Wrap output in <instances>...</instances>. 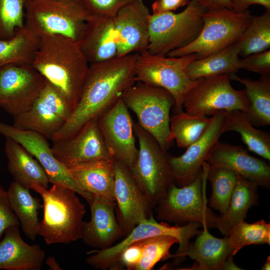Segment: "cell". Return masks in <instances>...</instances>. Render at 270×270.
Masks as SVG:
<instances>
[{"mask_svg": "<svg viewBox=\"0 0 270 270\" xmlns=\"http://www.w3.org/2000/svg\"><path fill=\"white\" fill-rule=\"evenodd\" d=\"M138 55L132 53L89 64L78 104L51 138L53 142L72 138L122 97L124 91L136 82Z\"/></svg>", "mask_w": 270, "mask_h": 270, "instance_id": "6da1fadb", "label": "cell"}, {"mask_svg": "<svg viewBox=\"0 0 270 270\" xmlns=\"http://www.w3.org/2000/svg\"><path fill=\"white\" fill-rule=\"evenodd\" d=\"M88 65L78 41L62 35L40 38L32 64L62 94L72 111L79 101Z\"/></svg>", "mask_w": 270, "mask_h": 270, "instance_id": "7a4b0ae2", "label": "cell"}, {"mask_svg": "<svg viewBox=\"0 0 270 270\" xmlns=\"http://www.w3.org/2000/svg\"><path fill=\"white\" fill-rule=\"evenodd\" d=\"M30 189L43 200V218L39 222L38 235L46 244H68L81 239L86 210L75 190L60 184L46 188L38 183L32 184Z\"/></svg>", "mask_w": 270, "mask_h": 270, "instance_id": "3957f363", "label": "cell"}, {"mask_svg": "<svg viewBox=\"0 0 270 270\" xmlns=\"http://www.w3.org/2000/svg\"><path fill=\"white\" fill-rule=\"evenodd\" d=\"M254 16L248 10L238 12L233 9L206 10L203 26L198 36L188 44L169 52L166 56L179 57L194 54L197 59L216 53L234 44Z\"/></svg>", "mask_w": 270, "mask_h": 270, "instance_id": "277c9868", "label": "cell"}, {"mask_svg": "<svg viewBox=\"0 0 270 270\" xmlns=\"http://www.w3.org/2000/svg\"><path fill=\"white\" fill-rule=\"evenodd\" d=\"M25 11L24 26L38 38L62 35L78 41L92 16L75 0H28Z\"/></svg>", "mask_w": 270, "mask_h": 270, "instance_id": "5b68a950", "label": "cell"}, {"mask_svg": "<svg viewBox=\"0 0 270 270\" xmlns=\"http://www.w3.org/2000/svg\"><path fill=\"white\" fill-rule=\"evenodd\" d=\"M209 168L204 162L202 172L188 186L178 187L172 184L154 208L157 219L176 224L194 222L202 226L215 228L218 216L208 207L206 196Z\"/></svg>", "mask_w": 270, "mask_h": 270, "instance_id": "8992f818", "label": "cell"}, {"mask_svg": "<svg viewBox=\"0 0 270 270\" xmlns=\"http://www.w3.org/2000/svg\"><path fill=\"white\" fill-rule=\"evenodd\" d=\"M197 59L194 54L170 57L138 53L135 65V82L162 88L168 91L174 100V114L183 111V102L189 91L198 83L187 75L188 64Z\"/></svg>", "mask_w": 270, "mask_h": 270, "instance_id": "52a82bcc", "label": "cell"}, {"mask_svg": "<svg viewBox=\"0 0 270 270\" xmlns=\"http://www.w3.org/2000/svg\"><path fill=\"white\" fill-rule=\"evenodd\" d=\"M122 98L136 114L140 125L167 152L172 142L170 111L174 100L172 94L162 88L136 82L124 91Z\"/></svg>", "mask_w": 270, "mask_h": 270, "instance_id": "ba28073f", "label": "cell"}, {"mask_svg": "<svg viewBox=\"0 0 270 270\" xmlns=\"http://www.w3.org/2000/svg\"><path fill=\"white\" fill-rule=\"evenodd\" d=\"M206 10L197 0H190L178 13L151 14L146 50L151 54L166 56L188 44L200 33L204 23L202 16Z\"/></svg>", "mask_w": 270, "mask_h": 270, "instance_id": "9c48e42d", "label": "cell"}, {"mask_svg": "<svg viewBox=\"0 0 270 270\" xmlns=\"http://www.w3.org/2000/svg\"><path fill=\"white\" fill-rule=\"evenodd\" d=\"M139 148L136 158L129 168L143 194L154 208L174 184L168 154L156 140L138 123H134Z\"/></svg>", "mask_w": 270, "mask_h": 270, "instance_id": "30bf717a", "label": "cell"}, {"mask_svg": "<svg viewBox=\"0 0 270 270\" xmlns=\"http://www.w3.org/2000/svg\"><path fill=\"white\" fill-rule=\"evenodd\" d=\"M249 104L246 90H235L228 75L223 74L198 80L186 94L183 108L192 115L208 116L220 110L244 112Z\"/></svg>", "mask_w": 270, "mask_h": 270, "instance_id": "8fae6325", "label": "cell"}, {"mask_svg": "<svg viewBox=\"0 0 270 270\" xmlns=\"http://www.w3.org/2000/svg\"><path fill=\"white\" fill-rule=\"evenodd\" d=\"M202 225L197 222H190L180 226H170L165 222H158L152 214L148 219L136 226L126 237L118 244L104 250H92L86 252V262L94 268L110 270L116 262L120 254L127 246L138 240L158 235H167L176 238L179 244V252H183L190 243V240L202 232L198 228Z\"/></svg>", "mask_w": 270, "mask_h": 270, "instance_id": "7c38bea8", "label": "cell"}, {"mask_svg": "<svg viewBox=\"0 0 270 270\" xmlns=\"http://www.w3.org/2000/svg\"><path fill=\"white\" fill-rule=\"evenodd\" d=\"M46 79L32 65L0 68V108L14 116L28 110L38 98Z\"/></svg>", "mask_w": 270, "mask_h": 270, "instance_id": "4fadbf2b", "label": "cell"}, {"mask_svg": "<svg viewBox=\"0 0 270 270\" xmlns=\"http://www.w3.org/2000/svg\"><path fill=\"white\" fill-rule=\"evenodd\" d=\"M115 214L126 236L138 224L152 214V206L134 180L126 166L114 158Z\"/></svg>", "mask_w": 270, "mask_h": 270, "instance_id": "5bb4252c", "label": "cell"}, {"mask_svg": "<svg viewBox=\"0 0 270 270\" xmlns=\"http://www.w3.org/2000/svg\"><path fill=\"white\" fill-rule=\"evenodd\" d=\"M128 109L121 97L98 118V124L110 154L130 168L136 158L138 148Z\"/></svg>", "mask_w": 270, "mask_h": 270, "instance_id": "9a60e30c", "label": "cell"}, {"mask_svg": "<svg viewBox=\"0 0 270 270\" xmlns=\"http://www.w3.org/2000/svg\"><path fill=\"white\" fill-rule=\"evenodd\" d=\"M224 111L212 114L210 122L200 138L189 146L186 151L178 156L168 154V162L174 184L178 187L193 182L202 172V165L219 140Z\"/></svg>", "mask_w": 270, "mask_h": 270, "instance_id": "2e32d148", "label": "cell"}, {"mask_svg": "<svg viewBox=\"0 0 270 270\" xmlns=\"http://www.w3.org/2000/svg\"><path fill=\"white\" fill-rule=\"evenodd\" d=\"M151 14L143 0H134L121 8L114 17L117 56L140 53L150 42Z\"/></svg>", "mask_w": 270, "mask_h": 270, "instance_id": "e0dca14e", "label": "cell"}, {"mask_svg": "<svg viewBox=\"0 0 270 270\" xmlns=\"http://www.w3.org/2000/svg\"><path fill=\"white\" fill-rule=\"evenodd\" d=\"M51 148L54 157L66 168L79 163L114 158L104 144L98 118L87 122L72 138L54 142Z\"/></svg>", "mask_w": 270, "mask_h": 270, "instance_id": "ac0fdd59", "label": "cell"}, {"mask_svg": "<svg viewBox=\"0 0 270 270\" xmlns=\"http://www.w3.org/2000/svg\"><path fill=\"white\" fill-rule=\"evenodd\" d=\"M0 134L18 142L36 158L46 172L49 182L68 186L82 196L67 168L54 156L46 138L37 132L22 130L2 122Z\"/></svg>", "mask_w": 270, "mask_h": 270, "instance_id": "d6986e66", "label": "cell"}, {"mask_svg": "<svg viewBox=\"0 0 270 270\" xmlns=\"http://www.w3.org/2000/svg\"><path fill=\"white\" fill-rule=\"evenodd\" d=\"M206 162L210 168L231 170L258 186L270 188V166L263 160L250 155L242 146L218 140Z\"/></svg>", "mask_w": 270, "mask_h": 270, "instance_id": "ffe728a7", "label": "cell"}, {"mask_svg": "<svg viewBox=\"0 0 270 270\" xmlns=\"http://www.w3.org/2000/svg\"><path fill=\"white\" fill-rule=\"evenodd\" d=\"M66 168L82 196L88 203L92 196L116 202L114 158L79 163Z\"/></svg>", "mask_w": 270, "mask_h": 270, "instance_id": "44dd1931", "label": "cell"}, {"mask_svg": "<svg viewBox=\"0 0 270 270\" xmlns=\"http://www.w3.org/2000/svg\"><path fill=\"white\" fill-rule=\"evenodd\" d=\"M88 204L91 218L84 221L81 239L96 250L108 248L124 236L116 217V203L92 196Z\"/></svg>", "mask_w": 270, "mask_h": 270, "instance_id": "7402d4cb", "label": "cell"}, {"mask_svg": "<svg viewBox=\"0 0 270 270\" xmlns=\"http://www.w3.org/2000/svg\"><path fill=\"white\" fill-rule=\"evenodd\" d=\"M78 42L89 64L117 56L114 18L92 16L86 22Z\"/></svg>", "mask_w": 270, "mask_h": 270, "instance_id": "603a6c76", "label": "cell"}, {"mask_svg": "<svg viewBox=\"0 0 270 270\" xmlns=\"http://www.w3.org/2000/svg\"><path fill=\"white\" fill-rule=\"evenodd\" d=\"M0 240V270H40L46 252L37 244H30L21 237L18 226L8 228Z\"/></svg>", "mask_w": 270, "mask_h": 270, "instance_id": "cb8c5ba5", "label": "cell"}, {"mask_svg": "<svg viewBox=\"0 0 270 270\" xmlns=\"http://www.w3.org/2000/svg\"><path fill=\"white\" fill-rule=\"evenodd\" d=\"M198 235L193 243H190L184 254L196 262L190 270H222L226 260L232 255L228 236L217 238L212 235L206 226Z\"/></svg>", "mask_w": 270, "mask_h": 270, "instance_id": "d4e9b609", "label": "cell"}, {"mask_svg": "<svg viewBox=\"0 0 270 270\" xmlns=\"http://www.w3.org/2000/svg\"><path fill=\"white\" fill-rule=\"evenodd\" d=\"M4 151L8 160L7 168L14 181L30 190L33 183L48 188L50 182L44 169L20 144L6 138Z\"/></svg>", "mask_w": 270, "mask_h": 270, "instance_id": "484cf974", "label": "cell"}, {"mask_svg": "<svg viewBox=\"0 0 270 270\" xmlns=\"http://www.w3.org/2000/svg\"><path fill=\"white\" fill-rule=\"evenodd\" d=\"M258 187L238 175L228 208L216 221L215 228L222 234L228 236L234 226L244 220L249 208L258 204Z\"/></svg>", "mask_w": 270, "mask_h": 270, "instance_id": "4316f807", "label": "cell"}, {"mask_svg": "<svg viewBox=\"0 0 270 270\" xmlns=\"http://www.w3.org/2000/svg\"><path fill=\"white\" fill-rule=\"evenodd\" d=\"M230 79L236 80L246 86L250 104L244 112L252 126L270 124V76L261 75L258 80L240 78L235 74L228 75Z\"/></svg>", "mask_w": 270, "mask_h": 270, "instance_id": "83f0119b", "label": "cell"}, {"mask_svg": "<svg viewBox=\"0 0 270 270\" xmlns=\"http://www.w3.org/2000/svg\"><path fill=\"white\" fill-rule=\"evenodd\" d=\"M240 60L238 50L234 44L206 58L193 60L187 66L186 72L194 80L235 74L240 69Z\"/></svg>", "mask_w": 270, "mask_h": 270, "instance_id": "f1b7e54d", "label": "cell"}, {"mask_svg": "<svg viewBox=\"0 0 270 270\" xmlns=\"http://www.w3.org/2000/svg\"><path fill=\"white\" fill-rule=\"evenodd\" d=\"M229 131L238 132L250 150L270 160V133L254 128L241 110L224 111L221 132Z\"/></svg>", "mask_w": 270, "mask_h": 270, "instance_id": "f546056e", "label": "cell"}, {"mask_svg": "<svg viewBox=\"0 0 270 270\" xmlns=\"http://www.w3.org/2000/svg\"><path fill=\"white\" fill-rule=\"evenodd\" d=\"M29 190L14 181L7 192L12 208L23 232L32 240H34L38 231V211L42 206L40 200L32 196Z\"/></svg>", "mask_w": 270, "mask_h": 270, "instance_id": "4dcf8cb0", "label": "cell"}, {"mask_svg": "<svg viewBox=\"0 0 270 270\" xmlns=\"http://www.w3.org/2000/svg\"><path fill=\"white\" fill-rule=\"evenodd\" d=\"M39 42L25 26L16 28L12 38L0 40V68L10 64L32 65Z\"/></svg>", "mask_w": 270, "mask_h": 270, "instance_id": "1f68e13d", "label": "cell"}, {"mask_svg": "<svg viewBox=\"0 0 270 270\" xmlns=\"http://www.w3.org/2000/svg\"><path fill=\"white\" fill-rule=\"evenodd\" d=\"M13 118L14 126L37 132L50 140L64 122L38 98L30 108Z\"/></svg>", "mask_w": 270, "mask_h": 270, "instance_id": "d6a6232c", "label": "cell"}, {"mask_svg": "<svg viewBox=\"0 0 270 270\" xmlns=\"http://www.w3.org/2000/svg\"><path fill=\"white\" fill-rule=\"evenodd\" d=\"M234 46L239 56L243 58L270 50V10L260 16H253Z\"/></svg>", "mask_w": 270, "mask_h": 270, "instance_id": "836d02e7", "label": "cell"}, {"mask_svg": "<svg viewBox=\"0 0 270 270\" xmlns=\"http://www.w3.org/2000/svg\"><path fill=\"white\" fill-rule=\"evenodd\" d=\"M210 120L207 116H196L186 112L170 118V138L180 148H187L202 134Z\"/></svg>", "mask_w": 270, "mask_h": 270, "instance_id": "e575fe53", "label": "cell"}, {"mask_svg": "<svg viewBox=\"0 0 270 270\" xmlns=\"http://www.w3.org/2000/svg\"><path fill=\"white\" fill-rule=\"evenodd\" d=\"M238 176L236 173L226 168H209L207 180L211 183L212 193L208 204L220 214L228 208Z\"/></svg>", "mask_w": 270, "mask_h": 270, "instance_id": "d590c367", "label": "cell"}, {"mask_svg": "<svg viewBox=\"0 0 270 270\" xmlns=\"http://www.w3.org/2000/svg\"><path fill=\"white\" fill-rule=\"evenodd\" d=\"M227 236L234 256L246 246L270 244V224L264 220L252 224L244 220L234 226Z\"/></svg>", "mask_w": 270, "mask_h": 270, "instance_id": "8d00e7d4", "label": "cell"}, {"mask_svg": "<svg viewBox=\"0 0 270 270\" xmlns=\"http://www.w3.org/2000/svg\"><path fill=\"white\" fill-rule=\"evenodd\" d=\"M178 240L172 236L158 235L144 239V248L140 260L136 270H150L160 260L170 258V250Z\"/></svg>", "mask_w": 270, "mask_h": 270, "instance_id": "74e56055", "label": "cell"}, {"mask_svg": "<svg viewBox=\"0 0 270 270\" xmlns=\"http://www.w3.org/2000/svg\"><path fill=\"white\" fill-rule=\"evenodd\" d=\"M28 0H0V40H8L18 28L24 26V10Z\"/></svg>", "mask_w": 270, "mask_h": 270, "instance_id": "f35d334b", "label": "cell"}, {"mask_svg": "<svg viewBox=\"0 0 270 270\" xmlns=\"http://www.w3.org/2000/svg\"><path fill=\"white\" fill-rule=\"evenodd\" d=\"M38 98L52 112L64 122L72 112L62 94L46 80Z\"/></svg>", "mask_w": 270, "mask_h": 270, "instance_id": "ab89813d", "label": "cell"}, {"mask_svg": "<svg viewBox=\"0 0 270 270\" xmlns=\"http://www.w3.org/2000/svg\"><path fill=\"white\" fill-rule=\"evenodd\" d=\"M92 16L114 18L124 6L134 0H75Z\"/></svg>", "mask_w": 270, "mask_h": 270, "instance_id": "60d3db41", "label": "cell"}, {"mask_svg": "<svg viewBox=\"0 0 270 270\" xmlns=\"http://www.w3.org/2000/svg\"><path fill=\"white\" fill-rule=\"evenodd\" d=\"M144 239L134 242L124 249L110 270H136L142 258Z\"/></svg>", "mask_w": 270, "mask_h": 270, "instance_id": "b9f144b4", "label": "cell"}, {"mask_svg": "<svg viewBox=\"0 0 270 270\" xmlns=\"http://www.w3.org/2000/svg\"><path fill=\"white\" fill-rule=\"evenodd\" d=\"M240 68L260 75L270 74V50L250 54L240 60Z\"/></svg>", "mask_w": 270, "mask_h": 270, "instance_id": "7bdbcfd3", "label": "cell"}, {"mask_svg": "<svg viewBox=\"0 0 270 270\" xmlns=\"http://www.w3.org/2000/svg\"><path fill=\"white\" fill-rule=\"evenodd\" d=\"M20 224L12 208L8 192L0 185V240L8 228Z\"/></svg>", "mask_w": 270, "mask_h": 270, "instance_id": "ee69618b", "label": "cell"}, {"mask_svg": "<svg viewBox=\"0 0 270 270\" xmlns=\"http://www.w3.org/2000/svg\"><path fill=\"white\" fill-rule=\"evenodd\" d=\"M190 0H156L152 4V14L171 12L186 6Z\"/></svg>", "mask_w": 270, "mask_h": 270, "instance_id": "f6af8a7d", "label": "cell"}, {"mask_svg": "<svg viewBox=\"0 0 270 270\" xmlns=\"http://www.w3.org/2000/svg\"><path fill=\"white\" fill-rule=\"evenodd\" d=\"M232 9L238 12H242L248 10L253 4H260L270 10V0H231Z\"/></svg>", "mask_w": 270, "mask_h": 270, "instance_id": "bcb514c9", "label": "cell"}, {"mask_svg": "<svg viewBox=\"0 0 270 270\" xmlns=\"http://www.w3.org/2000/svg\"><path fill=\"white\" fill-rule=\"evenodd\" d=\"M206 10L227 8L232 9L231 0H197Z\"/></svg>", "mask_w": 270, "mask_h": 270, "instance_id": "7dc6e473", "label": "cell"}, {"mask_svg": "<svg viewBox=\"0 0 270 270\" xmlns=\"http://www.w3.org/2000/svg\"><path fill=\"white\" fill-rule=\"evenodd\" d=\"M222 270H242L237 266L234 262L233 256H229L226 260Z\"/></svg>", "mask_w": 270, "mask_h": 270, "instance_id": "c3c4849f", "label": "cell"}, {"mask_svg": "<svg viewBox=\"0 0 270 270\" xmlns=\"http://www.w3.org/2000/svg\"><path fill=\"white\" fill-rule=\"evenodd\" d=\"M45 263L52 270H62V268L58 264L53 256H50L45 260Z\"/></svg>", "mask_w": 270, "mask_h": 270, "instance_id": "681fc988", "label": "cell"}, {"mask_svg": "<svg viewBox=\"0 0 270 270\" xmlns=\"http://www.w3.org/2000/svg\"><path fill=\"white\" fill-rule=\"evenodd\" d=\"M262 270H270V256H268L262 268Z\"/></svg>", "mask_w": 270, "mask_h": 270, "instance_id": "f907efd6", "label": "cell"}]
</instances>
